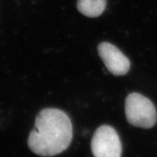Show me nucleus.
<instances>
[{"label": "nucleus", "instance_id": "1", "mask_svg": "<svg viewBox=\"0 0 157 157\" xmlns=\"http://www.w3.org/2000/svg\"><path fill=\"white\" fill-rule=\"evenodd\" d=\"M72 137L73 127L68 115L58 109H45L36 116L28 146L35 154L52 156L66 150Z\"/></svg>", "mask_w": 157, "mask_h": 157}, {"label": "nucleus", "instance_id": "2", "mask_svg": "<svg viewBox=\"0 0 157 157\" xmlns=\"http://www.w3.org/2000/svg\"><path fill=\"white\" fill-rule=\"evenodd\" d=\"M127 120L132 126L151 128L157 121V111L151 101L137 93L127 95L125 101Z\"/></svg>", "mask_w": 157, "mask_h": 157}, {"label": "nucleus", "instance_id": "3", "mask_svg": "<svg viewBox=\"0 0 157 157\" xmlns=\"http://www.w3.org/2000/svg\"><path fill=\"white\" fill-rule=\"evenodd\" d=\"M91 149L95 157H121L122 153L120 137L109 125H102L96 129Z\"/></svg>", "mask_w": 157, "mask_h": 157}, {"label": "nucleus", "instance_id": "4", "mask_svg": "<svg viewBox=\"0 0 157 157\" xmlns=\"http://www.w3.org/2000/svg\"><path fill=\"white\" fill-rule=\"evenodd\" d=\"M98 54L105 67L114 76H123L128 73L130 61L115 45L102 42L98 47Z\"/></svg>", "mask_w": 157, "mask_h": 157}, {"label": "nucleus", "instance_id": "5", "mask_svg": "<svg viewBox=\"0 0 157 157\" xmlns=\"http://www.w3.org/2000/svg\"><path fill=\"white\" fill-rule=\"evenodd\" d=\"M76 6L82 15L89 17H97L105 10L106 0H78Z\"/></svg>", "mask_w": 157, "mask_h": 157}]
</instances>
